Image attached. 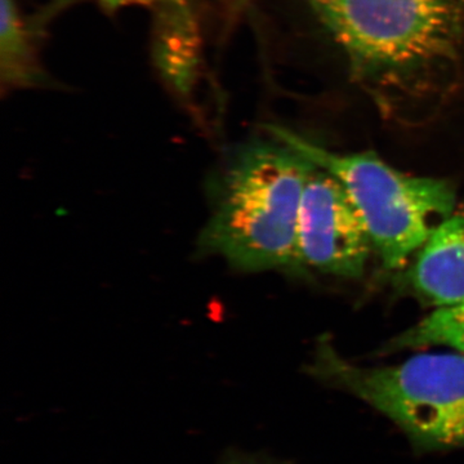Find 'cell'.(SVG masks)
Returning <instances> with one entry per match:
<instances>
[{"label":"cell","instance_id":"5b68a950","mask_svg":"<svg viewBox=\"0 0 464 464\" xmlns=\"http://www.w3.org/2000/svg\"><path fill=\"white\" fill-rule=\"evenodd\" d=\"M374 249L371 235L341 182L314 167L299 208L295 270L356 279Z\"/></svg>","mask_w":464,"mask_h":464},{"label":"cell","instance_id":"ba28073f","mask_svg":"<svg viewBox=\"0 0 464 464\" xmlns=\"http://www.w3.org/2000/svg\"><path fill=\"white\" fill-rule=\"evenodd\" d=\"M0 72L2 83L11 87H24L42 81L41 67L34 56L14 0H2Z\"/></svg>","mask_w":464,"mask_h":464},{"label":"cell","instance_id":"277c9868","mask_svg":"<svg viewBox=\"0 0 464 464\" xmlns=\"http://www.w3.org/2000/svg\"><path fill=\"white\" fill-rule=\"evenodd\" d=\"M360 74L402 78L453 56L459 0H310Z\"/></svg>","mask_w":464,"mask_h":464},{"label":"cell","instance_id":"52a82bcc","mask_svg":"<svg viewBox=\"0 0 464 464\" xmlns=\"http://www.w3.org/2000/svg\"><path fill=\"white\" fill-rule=\"evenodd\" d=\"M429 347H447L464 356V302L435 308L411 328L387 342L380 353H400Z\"/></svg>","mask_w":464,"mask_h":464},{"label":"cell","instance_id":"9c48e42d","mask_svg":"<svg viewBox=\"0 0 464 464\" xmlns=\"http://www.w3.org/2000/svg\"><path fill=\"white\" fill-rule=\"evenodd\" d=\"M228 464H266L261 462H255V460H235V462Z\"/></svg>","mask_w":464,"mask_h":464},{"label":"cell","instance_id":"7a4b0ae2","mask_svg":"<svg viewBox=\"0 0 464 464\" xmlns=\"http://www.w3.org/2000/svg\"><path fill=\"white\" fill-rule=\"evenodd\" d=\"M307 372L392 420L415 453L464 448V356L460 353H418L401 364L362 366L344 359L331 337L323 335Z\"/></svg>","mask_w":464,"mask_h":464},{"label":"cell","instance_id":"3957f363","mask_svg":"<svg viewBox=\"0 0 464 464\" xmlns=\"http://www.w3.org/2000/svg\"><path fill=\"white\" fill-rule=\"evenodd\" d=\"M267 132L341 182L387 270L405 268L413 253L456 209V188L448 179L400 172L374 152L331 151L286 128L268 125Z\"/></svg>","mask_w":464,"mask_h":464},{"label":"cell","instance_id":"6da1fadb","mask_svg":"<svg viewBox=\"0 0 464 464\" xmlns=\"http://www.w3.org/2000/svg\"><path fill=\"white\" fill-rule=\"evenodd\" d=\"M270 136L244 143L226 159L210 185L212 210L200 235L206 255L246 273L295 270L299 208L315 167Z\"/></svg>","mask_w":464,"mask_h":464},{"label":"cell","instance_id":"8992f818","mask_svg":"<svg viewBox=\"0 0 464 464\" xmlns=\"http://www.w3.org/2000/svg\"><path fill=\"white\" fill-rule=\"evenodd\" d=\"M405 286L427 306L464 302V209L448 217L418 250Z\"/></svg>","mask_w":464,"mask_h":464}]
</instances>
